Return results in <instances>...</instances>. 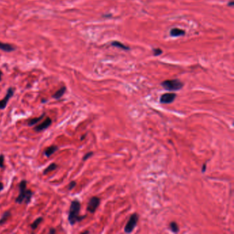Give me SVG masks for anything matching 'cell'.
I'll return each instance as SVG.
<instances>
[{
  "instance_id": "1",
  "label": "cell",
  "mask_w": 234,
  "mask_h": 234,
  "mask_svg": "<svg viewBox=\"0 0 234 234\" xmlns=\"http://www.w3.org/2000/svg\"><path fill=\"white\" fill-rule=\"evenodd\" d=\"M81 210V203L78 200H75L71 201L70 205L68 221L71 225H74L76 223L83 220L86 215H80L79 212Z\"/></svg>"
},
{
  "instance_id": "2",
  "label": "cell",
  "mask_w": 234,
  "mask_h": 234,
  "mask_svg": "<svg viewBox=\"0 0 234 234\" xmlns=\"http://www.w3.org/2000/svg\"><path fill=\"white\" fill-rule=\"evenodd\" d=\"M19 196L16 198L15 202L17 203L22 204L25 203L26 205L30 203L33 192L30 190L27 189V181L26 180H22L19 185Z\"/></svg>"
},
{
  "instance_id": "3",
  "label": "cell",
  "mask_w": 234,
  "mask_h": 234,
  "mask_svg": "<svg viewBox=\"0 0 234 234\" xmlns=\"http://www.w3.org/2000/svg\"><path fill=\"white\" fill-rule=\"evenodd\" d=\"M161 86L168 91H178L181 89L183 87V83L179 80H166L162 82Z\"/></svg>"
},
{
  "instance_id": "4",
  "label": "cell",
  "mask_w": 234,
  "mask_h": 234,
  "mask_svg": "<svg viewBox=\"0 0 234 234\" xmlns=\"http://www.w3.org/2000/svg\"><path fill=\"white\" fill-rule=\"evenodd\" d=\"M138 215L136 213L133 214L131 215L129 220H128V223H126V226L124 227V231L127 233H131L133 230H134L135 227H136L137 223L138 221Z\"/></svg>"
},
{
  "instance_id": "5",
  "label": "cell",
  "mask_w": 234,
  "mask_h": 234,
  "mask_svg": "<svg viewBox=\"0 0 234 234\" xmlns=\"http://www.w3.org/2000/svg\"><path fill=\"white\" fill-rule=\"evenodd\" d=\"M100 199L98 197L93 196L89 200L87 205V211L90 213L93 214L99 206Z\"/></svg>"
},
{
  "instance_id": "6",
  "label": "cell",
  "mask_w": 234,
  "mask_h": 234,
  "mask_svg": "<svg viewBox=\"0 0 234 234\" xmlns=\"http://www.w3.org/2000/svg\"><path fill=\"white\" fill-rule=\"evenodd\" d=\"M14 92L15 89L11 87L8 89L5 98L3 100H0V109H4V108H6L9 100L11 99L12 97L13 96V95H14Z\"/></svg>"
},
{
  "instance_id": "7",
  "label": "cell",
  "mask_w": 234,
  "mask_h": 234,
  "mask_svg": "<svg viewBox=\"0 0 234 234\" xmlns=\"http://www.w3.org/2000/svg\"><path fill=\"white\" fill-rule=\"evenodd\" d=\"M176 94L175 93H166L160 98V102L162 104H170L175 100Z\"/></svg>"
},
{
  "instance_id": "8",
  "label": "cell",
  "mask_w": 234,
  "mask_h": 234,
  "mask_svg": "<svg viewBox=\"0 0 234 234\" xmlns=\"http://www.w3.org/2000/svg\"><path fill=\"white\" fill-rule=\"evenodd\" d=\"M52 121L51 118H47L42 123L38 124V126H35L34 128V130L36 132L43 131H44V130L47 129V128H48V127L52 124Z\"/></svg>"
},
{
  "instance_id": "9",
  "label": "cell",
  "mask_w": 234,
  "mask_h": 234,
  "mask_svg": "<svg viewBox=\"0 0 234 234\" xmlns=\"http://www.w3.org/2000/svg\"><path fill=\"white\" fill-rule=\"evenodd\" d=\"M185 32L183 30L180 29V28H173L170 32V34L172 36H175V37H176V36H183L185 35Z\"/></svg>"
},
{
  "instance_id": "10",
  "label": "cell",
  "mask_w": 234,
  "mask_h": 234,
  "mask_svg": "<svg viewBox=\"0 0 234 234\" xmlns=\"http://www.w3.org/2000/svg\"><path fill=\"white\" fill-rule=\"evenodd\" d=\"M58 150V146H51L48 148H47L44 151V155H46L47 157H49L52 156V155L54 154L55 152L57 151Z\"/></svg>"
},
{
  "instance_id": "11",
  "label": "cell",
  "mask_w": 234,
  "mask_h": 234,
  "mask_svg": "<svg viewBox=\"0 0 234 234\" xmlns=\"http://www.w3.org/2000/svg\"><path fill=\"white\" fill-rule=\"evenodd\" d=\"M0 50H3L4 52H10L13 51L15 50V48L12 45L8 44V43L0 42Z\"/></svg>"
},
{
  "instance_id": "12",
  "label": "cell",
  "mask_w": 234,
  "mask_h": 234,
  "mask_svg": "<svg viewBox=\"0 0 234 234\" xmlns=\"http://www.w3.org/2000/svg\"><path fill=\"white\" fill-rule=\"evenodd\" d=\"M46 116V114L45 113H43L42 115H41V116L38 117V118H32V119L29 120L28 122V125L29 126H34V125L36 124L38 122H39L40 121H41V120L43 119V118Z\"/></svg>"
},
{
  "instance_id": "13",
  "label": "cell",
  "mask_w": 234,
  "mask_h": 234,
  "mask_svg": "<svg viewBox=\"0 0 234 234\" xmlns=\"http://www.w3.org/2000/svg\"><path fill=\"white\" fill-rule=\"evenodd\" d=\"M66 89H67L65 87H62L61 89H58V91H56L54 95H53L52 98L56 100L61 98V97H63V95H64L65 93Z\"/></svg>"
},
{
  "instance_id": "14",
  "label": "cell",
  "mask_w": 234,
  "mask_h": 234,
  "mask_svg": "<svg viewBox=\"0 0 234 234\" xmlns=\"http://www.w3.org/2000/svg\"><path fill=\"white\" fill-rule=\"evenodd\" d=\"M111 45L113 46H115V47H116V48H120V49H122L124 50H128L130 49L129 47H127L125 46V45H124L123 43H120L119 42V41H113V42H112Z\"/></svg>"
},
{
  "instance_id": "15",
  "label": "cell",
  "mask_w": 234,
  "mask_h": 234,
  "mask_svg": "<svg viewBox=\"0 0 234 234\" xmlns=\"http://www.w3.org/2000/svg\"><path fill=\"white\" fill-rule=\"evenodd\" d=\"M56 168H57V165L55 163H51L50 165H48L47 168L45 169V170L43 171V175H47L48 173H50V172L53 171V170H56Z\"/></svg>"
},
{
  "instance_id": "16",
  "label": "cell",
  "mask_w": 234,
  "mask_h": 234,
  "mask_svg": "<svg viewBox=\"0 0 234 234\" xmlns=\"http://www.w3.org/2000/svg\"><path fill=\"white\" fill-rule=\"evenodd\" d=\"M43 220V218H42V217H38V218H36L30 225L32 229H33V230L36 229L38 227V225H40V223H41Z\"/></svg>"
},
{
  "instance_id": "17",
  "label": "cell",
  "mask_w": 234,
  "mask_h": 234,
  "mask_svg": "<svg viewBox=\"0 0 234 234\" xmlns=\"http://www.w3.org/2000/svg\"><path fill=\"white\" fill-rule=\"evenodd\" d=\"M11 215V214L10 212H6L5 213L3 214L2 217H1V219H0V225H3L6 222V220H8V218Z\"/></svg>"
},
{
  "instance_id": "18",
  "label": "cell",
  "mask_w": 234,
  "mask_h": 234,
  "mask_svg": "<svg viewBox=\"0 0 234 234\" xmlns=\"http://www.w3.org/2000/svg\"><path fill=\"white\" fill-rule=\"evenodd\" d=\"M170 229H171L172 231L175 233H178V231H179L178 225H177V224L175 223V222H172L170 225Z\"/></svg>"
},
{
  "instance_id": "19",
  "label": "cell",
  "mask_w": 234,
  "mask_h": 234,
  "mask_svg": "<svg viewBox=\"0 0 234 234\" xmlns=\"http://www.w3.org/2000/svg\"><path fill=\"white\" fill-rule=\"evenodd\" d=\"M162 53H163V51L159 48H155V49H153V55L155 56H157L161 55Z\"/></svg>"
},
{
  "instance_id": "20",
  "label": "cell",
  "mask_w": 234,
  "mask_h": 234,
  "mask_svg": "<svg viewBox=\"0 0 234 234\" xmlns=\"http://www.w3.org/2000/svg\"><path fill=\"white\" fill-rule=\"evenodd\" d=\"M76 181H71V182H70L69 183V184L68 185V190H72L73 188H75V187H76Z\"/></svg>"
},
{
  "instance_id": "21",
  "label": "cell",
  "mask_w": 234,
  "mask_h": 234,
  "mask_svg": "<svg viewBox=\"0 0 234 234\" xmlns=\"http://www.w3.org/2000/svg\"><path fill=\"white\" fill-rule=\"evenodd\" d=\"M93 155V152H89V153H87L86 155H85V156L83 157V161H86V160H87L89 158H90V157H91Z\"/></svg>"
},
{
  "instance_id": "22",
  "label": "cell",
  "mask_w": 234,
  "mask_h": 234,
  "mask_svg": "<svg viewBox=\"0 0 234 234\" xmlns=\"http://www.w3.org/2000/svg\"><path fill=\"white\" fill-rule=\"evenodd\" d=\"M4 156L3 155H0V168H4Z\"/></svg>"
},
{
  "instance_id": "23",
  "label": "cell",
  "mask_w": 234,
  "mask_h": 234,
  "mask_svg": "<svg viewBox=\"0 0 234 234\" xmlns=\"http://www.w3.org/2000/svg\"><path fill=\"white\" fill-rule=\"evenodd\" d=\"M49 233H50V234H54V233H56V229H54V228L50 229Z\"/></svg>"
},
{
  "instance_id": "24",
  "label": "cell",
  "mask_w": 234,
  "mask_h": 234,
  "mask_svg": "<svg viewBox=\"0 0 234 234\" xmlns=\"http://www.w3.org/2000/svg\"><path fill=\"white\" fill-rule=\"evenodd\" d=\"M206 166H207L206 163H205V164L203 165V168H202V173H204L205 171H206Z\"/></svg>"
},
{
  "instance_id": "25",
  "label": "cell",
  "mask_w": 234,
  "mask_h": 234,
  "mask_svg": "<svg viewBox=\"0 0 234 234\" xmlns=\"http://www.w3.org/2000/svg\"><path fill=\"white\" fill-rule=\"evenodd\" d=\"M3 190H4V184L1 182H0V192Z\"/></svg>"
},
{
  "instance_id": "26",
  "label": "cell",
  "mask_w": 234,
  "mask_h": 234,
  "mask_svg": "<svg viewBox=\"0 0 234 234\" xmlns=\"http://www.w3.org/2000/svg\"><path fill=\"white\" fill-rule=\"evenodd\" d=\"M233 5H234V2H233V1H231V2H229V4H228V6H233Z\"/></svg>"
},
{
  "instance_id": "27",
  "label": "cell",
  "mask_w": 234,
  "mask_h": 234,
  "mask_svg": "<svg viewBox=\"0 0 234 234\" xmlns=\"http://www.w3.org/2000/svg\"><path fill=\"white\" fill-rule=\"evenodd\" d=\"M1 76H2V72L0 71V81H1Z\"/></svg>"
},
{
  "instance_id": "28",
  "label": "cell",
  "mask_w": 234,
  "mask_h": 234,
  "mask_svg": "<svg viewBox=\"0 0 234 234\" xmlns=\"http://www.w3.org/2000/svg\"><path fill=\"white\" fill-rule=\"evenodd\" d=\"M41 102H42V103H46V102H47L46 100H41Z\"/></svg>"
},
{
  "instance_id": "29",
  "label": "cell",
  "mask_w": 234,
  "mask_h": 234,
  "mask_svg": "<svg viewBox=\"0 0 234 234\" xmlns=\"http://www.w3.org/2000/svg\"><path fill=\"white\" fill-rule=\"evenodd\" d=\"M89 233V231H85V232H83V233Z\"/></svg>"
}]
</instances>
